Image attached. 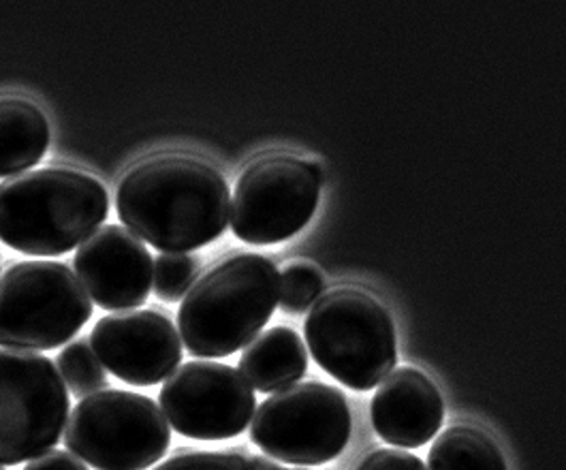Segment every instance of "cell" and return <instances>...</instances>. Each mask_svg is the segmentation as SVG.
I'll return each mask as SVG.
<instances>
[{
	"label": "cell",
	"mask_w": 566,
	"mask_h": 470,
	"mask_svg": "<svg viewBox=\"0 0 566 470\" xmlns=\"http://www.w3.org/2000/svg\"><path fill=\"white\" fill-rule=\"evenodd\" d=\"M118 217L158 251L190 252L219 240L231 215V192L203 160L157 157L133 167L116 195Z\"/></svg>",
	"instance_id": "1"
},
{
	"label": "cell",
	"mask_w": 566,
	"mask_h": 470,
	"mask_svg": "<svg viewBox=\"0 0 566 470\" xmlns=\"http://www.w3.org/2000/svg\"><path fill=\"white\" fill-rule=\"evenodd\" d=\"M109 215V195L88 174L48 167L0 182V242L32 257L82 247Z\"/></svg>",
	"instance_id": "2"
},
{
	"label": "cell",
	"mask_w": 566,
	"mask_h": 470,
	"mask_svg": "<svg viewBox=\"0 0 566 470\" xmlns=\"http://www.w3.org/2000/svg\"><path fill=\"white\" fill-rule=\"evenodd\" d=\"M281 274L263 254L242 252L195 282L178 311L190 355L229 357L252 343L279 306Z\"/></svg>",
	"instance_id": "3"
},
{
	"label": "cell",
	"mask_w": 566,
	"mask_h": 470,
	"mask_svg": "<svg viewBox=\"0 0 566 470\" xmlns=\"http://www.w3.org/2000/svg\"><path fill=\"white\" fill-rule=\"evenodd\" d=\"M304 332L316 364L355 391L375 389L396 368L394 321L364 291L325 293L308 314Z\"/></svg>",
	"instance_id": "4"
},
{
	"label": "cell",
	"mask_w": 566,
	"mask_h": 470,
	"mask_svg": "<svg viewBox=\"0 0 566 470\" xmlns=\"http://www.w3.org/2000/svg\"><path fill=\"white\" fill-rule=\"evenodd\" d=\"M93 300L69 265L22 261L0 279V346L52 351L93 316Z\"/></svg>",
	"instance_id": "5"
},
{
	"label": "cell",
	"mask_w": 566,
	"mask_h": 470,
	"mask_svg": "<svg viewBox=\"0 0 566 470\" xmlns=\"http://www.w3.org/2000/svg\"><path fill=\"white\" fill-rule=\"evenodd\" d=\"M171 440L163 410L150 398L103 389L82 398L64 428L66 449L96 470H148Z\"/></svg>",
	"instance_id": "6"
},
{
	"label": "cell",
	"mask_w": 566,
	"mask_h": 470,
	"mask_svg": "<svg viewBox=\"0 0 566 470\" xmlns=\"http://www.w3.org/2000/svg\"><path fill=\"white\" fill-rule=\"evenodd\" d=\"M251 439L276 462L295 467L332 462L350 439V408L345 394L318 380L281 389L256 408Z\"/></svg>",
	"instance_id": "7"
},
{
	"label": "cell",
	"mask_w": 566,
	"mask_h": 470,
	"mask_svg": "<svg viewBox=\"0 0 566 470\" xmlns=\"http://www.w3.org/2000/svg\"><path fill=\"white\" fill-rule=\"evenodd\" d=\"M69 421V391L52 359L0 348V467L56 447Z\"/></svg>",
	"instance_id": "8"
},
{
	"label": "cell",
	"mask_w": 566,
	"mask_h": 470,
	"mask_svg": "<svg viewBox=\"0 0 566 470\" xmlns=\"http://www.w3.org/2000/svg\"><path fill=\"white\" fill-rule=\"evenodd\" d=\"M323 185L316 163L289 155L259 158L240 176L231 199V229L247 244H279L313 219Z\"/></svg>",
	"instance_id": "9"
},
{
	"label": "cell",
	"mask_w": 566,
	"mask_h": 470,
	"mask_svg": "<svg viewBox=\"0 0 566 470\" xmlns=\"http://www.w3.org/2000/svg\"><path fill=\"white\" fill-rule=\"evenodd\" d=\"M158 405L167 424L195 440H229L247 430L254 391L235 368L217 362H189L169 376Z\"/></svg>",
	"instance_id": "10"
},
{
	"label": "cell",
	"mask_w": 566,
	"mask_h": 470,
	"mask_svg": "<svg viewBox=\"0 0 566 470\" xmlns=\"http://www.w3.org/2000/svg\"><path fill=\"white\" fill-rule=\"evenodd\" d=\"M91 346L105 370L128 385L150 387L169 378L182 362V341L165 314L123 311L103 316Z\"/></svg>",
	"instance_id": "11"
},
{
	"label": "cell",
	"mask_w": 566,
	"mask_h": 470,
	"mask_svg": "<svg viewBox=\"0 0 566 470\" xmlns=\"http://www.w3.org/2000/svg\"><path fill=\"white\" fill-rule=\"evenodd\" d=\"M75 276L105 311H130L146 304L155 261L144 242L120 224H105L75 252Z\"/></svg>",
	"instance_id": "12"
},
{
	"label": "cell",
	"mask_w": 566,
	"mask_h": 470,
	"mask_svg": "<svg viewBox=\"0 0 566 470\" xmlns=\"http://www.w3.org/2000/svg\"><path fill=\"white\" fill-rule=\"evenodd\" d=\"M444 417L439 387L415 368H394L373 400L378 437L402 449L423 447L439 435Z\"/></svg>",
	"instance_id": "13"
},
{
	"label": "cell",
	"mask_w": 566,
	"mask_h": 470,
	"mask_svg": "<svg viewBox=\"0 0 566 470\" xmlns=\"http://www.w3.org/2000/svg\"><path fill=\"white\" fill-rule=\"evenodd\" d=\"M306 370L308 351L289 327H272L259 334L240 357V375L261 394H274L295 385Z\"/></svg>",
	"instance_id": "14"
},
{
	"label": "cell",
	"mask_w": 566,
	"mask_h": 470,
	"mask_svg": "<svg viewBox=\"0 0 566 470\" xmlns=\"http://www.w3.org/2000/svg\"><path fill=\"white\" fill-rule=\"evenodd\" d=\"M50 125L43 112L24 98H0V178L20 176L45 157Z\"/></svg>",
	"instance_id": "15"
},
{
	"label": "cell",
	"mask_w": 566,
	"mask_h": 470,
	"mask_svg": "<svg viewBox=\"0 0 566 470\" xmlns=\"http://www.w3.org/2000/svg\"><path fill=\"white\" fill-rule=\"evenodd\" d=\"M428 470H506L503 451L485 432L453 426L434 440Z\"/></svg>",
	"instance_id": "16"
},
{
	"label": "cell",
	"mask_w": 566,
	"mask_h": 470,
	"mask_svg": "<svg viewBox=\"0 0 566 470\" xmlns=\"http://www.w3.org/2000/svg\"><path fill=\"white\" fill-rule=\"evenodd\" d=\"M56 368L75 398H86L109 387L107 370L101 366L93 346L86 341H75L64 346L63 353L59 355Z\"/></svg>",
	"instance_id": "17"
},
{
	"label": "cell",
	"mask_w": 566,
	"mask_h": 470,
	"mask_svg": "<svg viewBox=\"0 0 566 470\" xmlns=\"http://www.w3.org/2000/svg\"><path fill=\"white\" fill-rule=\"evenodd\" d=\"M201 261L190 252H163L155 261V293L163 302H178L197 282Z\"/></svg>",
	"instance_id": "18"
},
{
	"label": "cell",
	"mask_w": 566,
	"mask_h": 470,
	"mask_svg": "<svg viewBox=\"0 0 566 470\" xmlns=\"http://www.w3.org/2000/svg\"><path fill=\"white\" fill-rule=\"evenodd\" d=\"M325 289L321 272L311 263H291L281 274L279 306L284 313H306Z\"/></svg>",
	"instance_id": "19"
},
{
	"label": "cell",
	"mask_w": 566,
	"mask_h": 470,
	"mask_svg": "<svg viewBox=\"0 0 566 470\" xmlns=\"http://www.w3.org/2000/svg\"><path fill=\"white\" fill-rule=\"evenodd\" d=\"M155 470H254L247 451H192L163 462Z\"/></svg>",
	"instance_id": "20"
},
{
	"label": "cell",
	"mask_w": 566,
	"mask_h": 470,
	"mask_svg": "<svg viewBox=\"0 0 566 470\" xmlns=\"http://www.w3.org/2000/svg\"><path fill=\"white\" fill-rule=\"evenodd\" d=\"M357 470H428L426 464L402 449H377L373 451Z\"/></svg>",
	"instance_id": "21"
},
{
	"label": "cell",
	"mask_w": 566,
	"mask_h": 470,
	"mask_svg": "<svg viewBox=\"0 0 566 470\" xmlns=\"http://www.w3.org/2000/svg\"><path fill=\"white\" fill-rule=\"evenodd\" d=\"M24 470H88L77 458H73L69 451L52 449L39 458L29 462Z\"/></svg>",
	"instance_id": "22"
},
{
	"label": "cell",
	"mask_w": 566,
	"mask_h": 470,
	"mask_svg": "<svg viewBox=\"0 0 566 470\" xmlns=\"http://www.w3.org/2000/svg\"><path fill=\"white\" fill-rule=\"evenodd\" d=\"M251 462L254 470H283L276 460H272L268 456H256V458H252Z\"/></svg>",
	"instance_id": "23"
},
{
	"label": "cell",
	"mask_w": 566,
	"mask_h": 470,
	"mask_svg": "<svg viewBox=\"0 0 566 470\" xmlns=\"http://www.w3.org/2000/svg\"><path fill=\"white\" fill-rule=\"evenodd\" d=\"M283 470H308V469H283Z\"/></svg>",
	"instance_id": "24"
},
{
	"label": "cell",
	"mask_w": 566,
	"mask_h": 470,
	"mask_svg": "<svg viewBox=\"0 0 566 470\" xmlns=\"http://www.w3.org/2000/svg\"><path fill=\"white\" fill-rule=\"evenodd\" d=\"M0 470H4V469H2V467H0Z\"/></svg>",
	"instance_id": "25"
}]
</instances>
